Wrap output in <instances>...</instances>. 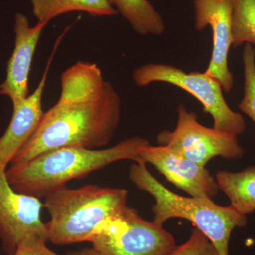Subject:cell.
Here are the masks:
<instances>
[{
	"label": "cell",
	"instance_id": "1",
	"mask_svg": "<svg viewBox=\"0 0 255 255\" xmlns=\"http://www.w3.org/2000/svg\"><path fill=\"white\" fill-rule=\"evenodd\" d=\"M121 115L120 96L108 81L91 100L71 105L57 102L43 114L36 130L10 165L61 147H104L113 138Z\"/></svg>",
	"mask_w": 255,
	"mask_h": 255
},
{
	"label": "cell",
	"instance_id": "2",
	"mask_svg": "<svg viewBox=\"0 0 255 255\" xmlns=\"http://www.w3.org/2000/svg\"><path fill=\"white\" fill-rule=\"evenodd\" d=\"M150 143L144 137H129L109 148L67 147L48 151L6 169L10 185L21 194L42 199L73 179L121 160H138Z\"/></svg>",
	"mask_w": 255,
	"mask_h": 255
},
{
	"label": "cell",
	"instance_id": "3",
	"mask_svg": "<svg viewBox=\"0 0 255 255\" xmlns=\"http://www.w3.org/2000/svg\"><path fill=\"white\" fill-rule=\"evenodd\" d=\"M128 177L140 190L155 199L152 207V222L163 227L169 219L190 221L209 238L219 255H229V242L233 230L248 224V217L232 206H221L211 199L184 197L174 194L159 182L149 172L141 159L135 161L129 169Z\"/></svg>",
	"mask_w": 255,
	"mask_h": 255
},
{
	"label": "cell",
	"instance_id": "4",
	"mask_svg": "<svg viewBox=\"0 0 255 255\" xmlns=\"http://www.w3.org/2000/svg\"><path fill=\"white\" fill-rule=\"evenodd\" d=\"M127 199L126 189L96 184L55 189L43 205L50 216L46 223L48 241L56 246L90 241L101 223L127 206Z\"/></svg>",
	"mask_w": 255,
	"mask_h": 255
},
{
	"label": "cell",
	"instance_id": "5",
	"mask_svg": "<svg viewBox=\"0 0 255 255\" xmlns=\"http://www.w3.org/2000/svg\"><path fill=\"white\" fill-rule=\"evenodd\" d=\"M132 79L139 87L148 86L152 82H164L179 87L201 102L204 113L210 114L214 119V128L238 136L246 131L244 117L228 105L221 83L204 73H187L173 65L148 63L135 68Z\"/></svg>",
	"mask_w": 255,
	"mask_h": 255
},
{
	"label": "cell",
	"instance_id": "6",
	"mask_svg": "<svg viewBox=\"0 0 255 255\" xmlns=\"http://www.w3.org/2000/svg\"><path fill=\"white\" fill-rule=\"evenodd\" d=\"M89 242L105 255H166L177 246L171 233L128 206L101 223Z\"/></svg>",
	"mask_w": 255,
	"mask_h": 255
},
{
	"label": "cell",
	"instance_id": "7",
	"mask_svg": "<svg viewBox=\"0 0 255 255\" xmlns=\"http://www.w3.org/2000/svg\"><path fill=\"white\" fill-rule=\"evenodd\" d=\"M177 112L175 128L159 132L158 145L177 151L204 167L216 157L229 160L243 158L245 150L240 145L238 135L201 125L196 114L188 111L183 104L179 105Z\"/></svg>",
	"mask_w": 255,
	"mask_h": 255
},
{
	"label": "cell",
	"instance_id": "8",
	"mask_svg": "<svg viewBox=\"0 0 255 255\" xmlns=\"http://www.w3.org/2000/svg\"><path fill=\"white\" fill-rule=\"evenodd\" d=\"M6 172L0 165V243L4 253L13 255L25 238L36 234L47 236V231L41 219L40 199L15 191Z\"/></svg>",
	"mask_w": 255,
	"mask_h": 255
},
{
	"label": "cell",
	"instance_id": "9",
	"mask_svg": "<svg viewBox=\"0 0 255 255\" xmlns=\"http://www.w3.org/2000/svg\"><path fill=\"white\" fill-rule=\"evenodd\" d=\"M195 28L202 31L210 26L213 32V51L204 73L221 83L223 91L234 86V75L228 66L233 46V4L231 0H194Z\"/></svg>",
	"mask_w": 255,
	"mask_h": 255
},
{
	"label": "cell",
	"instance_id": "10",
	"mask_svg": "<svg viewBox=\"0 0 255 255\" xmlns=\"http://www.w3.org/2000/svg\"><path fill=\"white\" fill-rule=\"evenodd\" d=\"M139 157L146 164L154 166L169 182L191 197L212 200L219 194L217 181L206 167L168 147L148 146L142 149Z\"/></svg>",
	"mask_w": 255,
	"mask_h": 255
},
{
	"label": "cell",
	"instance_id": "11",
	"mask_svg": "<svg viewBox=\"0 0 255 255\" xmlns=\"http://www.w3.org/2000/svg\"><path fill=\"white\" fill-rule=\"evenodd\" d=\"M47 23L37 22L31 26L26 15L14 16V47L6 66L4 81L0 85V95L9 97L13 107L28 95V76L37 45Z\"/></svg>",
	"mask_w": 255,
	"mask_h": 255
},
{
	"label": "cell",
	"instance_id": "12",
	"mask_svg": "<svg viewBox=\"0 0 255 255\" xmlns=\"http://www.w3.org/2000/svg\"><path fill=\"white\" fill-rule=\"evenodd\" d=\"M65 33L57 40L51 55L36 90L19 105L13 107L9 125L0 136V165L7 169L23 145L36 130L44 112L42 110V97L53 56Z\"/></svg>",
	"mask_w": 255,
	"mask_h": 255
},
{
	"label": "cell",
	"instance_id": "13",
	"mask_svg": "<svg viewBox=\"0 0 255 255\" xmlns=\"http://www.w3.org/2000/svg\"><path fill=\"white\" fill-rule=\"evenodd\" d=\"M102 70L97 64L79 61L63 72L58 103H82L92 100L105 86Z\"/></svg>",
	"mask_w": 255,
	"mask_h": 255
},
{
	"label": "cell",
	"instance_id": "14",
	"mask_svg": "<svg viewBox=\"0 0 255 255\" xmlns=\"http://www.w3.org/2000/svg\"><path fill=\"white\" fill-rule=\"evenodd\" d=\"M38 22L46 23L60 15L84 11L92 16H112L118 11L110 0H30Z\"/></svg>",
	"mask_w": 255,
	"mask_h": 255
},
{
	"label": "cell",
	"instance_id": "15",
	"mask_svg": "<svg viewBox=\"0 0 255 255\" xmlns=\"http://www.w3.org/2000/svg\"><path fill=\"white\" fill-rule=\"evenodd\" d=\"M216 179L235 209L246 216L255 212V166L239 172L220 171Z\"/></svg>",
	"mask_w": 255,
	"mask_h": 255
},
{
	"label": "cell",
	"instance_id": "16",
	"mask_svg": "<svg viewBox=\"0 0 255 255\" xmlns=\"http://www.w3.org/2000/svg\"><path fill=\"white\" fill-rule=\"evenodd\" d=\"M110 1L138 34L159 36L165 30L163 18L149 0Z\"/></svg>",
	"mask_w": 255,
	"mask_h": 255
},
{
	"label": "cell",
	"instance_id": "17",
	"mask_svg": "<svg viewBox=\"0 0 255 255\" xmlns=\"http://www.w3.org/2000/svg\"><path fill=\"white\" fill-rule=\"evenodd\" d=\"M233 46L255 44V0H231Z\"/></svg>",
	"mask_w": 255,
	"mask_h": 255
},
{
	"label": "cell",
	"instance_id": "18",
	"mask_svg": "<svg viewBox=\"0 0 255 255\" xmlns=\"http://www.w3.org/2000/svg\"><path fill=\"white\" fill-rule=\"evenodd\" d=\"M243 60L244 65V95L238 107L255 123V50L253 44L246 43Z\"/></svg>",
	"mask_w": 255,
	"mask_h": 255
},
{
	"label": "cell",
	"instance_id": "19",
	"mask_svg": "<svg viewBox=\"0 0 255 255\" xmlns=\"http://www.w3.org/2000/svg\"><path fill=\"white\" fill-rule=\"evenodd\" d=\"M166 255H219V253L209 238L200 230L194 227L187 241L176 246L173 251Z\"/></svg>",
	"mask_w": 255,
	"mask_h": 255
},
{
	"label": "cell",
	"instance_id": "20",
	"mask_svg": "<svg viewBox=\"0 0 255 255\" xmlns=\"http://www.w3.org/2000/svg\"><path fill=\"white\" fill-rule=\"evenodd\" d=\"M48 241L46 235H33L20 243L13 255H60L47 246Z\"/></svg>",
	"mask_w": 255,
	"mask_h": 255
},
{
	"label": "cell",
	"instance_id": "21",
	"mask_svg": "<svg viewBox=\"0 0 255 255\" xmlns=\"http://www.w3.org/2000/svg\"><path fill=\"white\" fill-rule=\"evenodd\" d=\"M66 255H105L101 252L97 251L95 248H85L78 251H72L68 253Z\"/></svg>",
	"mask_w": 255,
	"mask_h": 255
}]
</instances>
